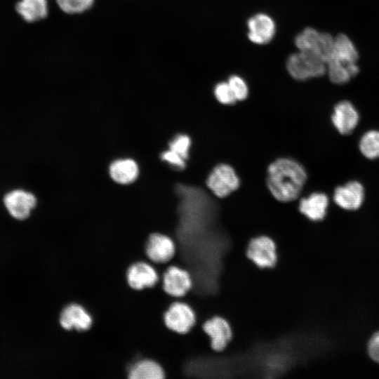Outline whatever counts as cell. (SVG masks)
Wrapping results in <instances>:
<instances>
[{
    "label": "cell",
    "instance_id": "1",
    "mask_svg": "<svg viewBox=\"0 0 379 379\" xmlns=\"http://www.w3.org/2000/svg\"><path fill=\"white\" fill-rule=\"evenodd\" d=\"M306 178L305 168L291 159H278L270 164L267 168V187L272 194L280 201L295 199Z\"/></svg>",
    "mask_w": 379,
    "mask_h": 379
},
{
    "label": "cell",
    "instance_id": "2",
    "mask_svg": "<svg viewBox=\"0 0 379 379\" xmlns=\"http://www.w3.org/2000/svg\"><path fill=\"white\" fill-rule=\"evenodd\" d=\"M359 54L352 40L344 34L334 36L333 50L326 62V72L335 84H344L359 72Z\"/></svg>",
    "mask_w": 379,
    "mask_h": 379
},
{
    "label": "cell",
    "instance_id": "3",
    "mask_svg": "<svg viewBox=\"0 0 379 379\" xmlns=\"http://www.w3.org/2000/svg\"><path fill=\"white\" fill-rule=\"evenodd\" d=\"M2 205L8 215L17 221L29 219L38 204L36 196L29 190L13 187L2 196Z\"/></svg>",
    "mask_w": 379,
    "mask_h": 379
},
{
    "label": "cell",
    "instance_id": "4",
    "mask_svg": "<svg viewBox=\"0 0 379 379\" xmlns=\"http://www.w3.org/2000/svg\"><path fill=\"white\" fill-rule=\"evenodd\" d=\"M286 67L289 74L299 81L319 77L326 73V63L323 60L300 51L288 58Z\"/></svg>",
    "mask_w": 379,
    "mask_h": 379
},
{
    "label": "cell",
    "instance_id": "5",
    "mask_svg": "<svg viewBox=\"0 0 379 379\" xmlns=\"http://www.w3.org/2000/svg\"><path fill=\"white\" fill-rule=\"evenodd\" d=\"M333 44L334 36L313 27L304 29L295 38V44L298 51L312 53L326 63L331 56Z\"/></svg>",
    "mask_w": 379,
    "mask_h": 379
},
{
    "label": "cell",
    "instance_id": "6",
    "mask_svg": "<svg viewBox=\"0 0 379 379\" xmlns=\"http://www.w3.org/2000/svg\"><path fill=\"white\" fill-rule=\"evenodd\" d=\"M145 251L148 261L154 266H168L175 256L177 246L171 236L154 232L149 235Z\"/></svg>",
    "mask_w": 379,
    "mask_h": 379
},
{
    "label": "cell",
    "instance_id": "7",
    "mask_svg": "<svg viewBox=\"0 0 379 379\" xmlns=\"http://www.w3.org/2000/svg\"><path fill=\"white\" fill-rule=\"evenodd\" d=\"M164 321L171 331L185 334L194 326L197 318L193 308L187 302L178 299L164 312Z\"/></svg>",
    "mask_w": 379,
    "mask_h": 379
},
{
    "label": "cell",
    "instance_id": "8",
    "mask_svg": "<svg viewBox=\"0 0 379 379\" xmlns=\"http://www.w3.org/2000/svg\"><path fill=\"white\" fill-rule=\"evenodd\" d=\"M162 288L166 293L175 299L185 297L193 287L191 273L185 268L169 265L161 277Z\"/></svg>",
    "mask_w": 379,
    "mask_h": 379
},
{
    "label": "cell",
    "instance_id": "9",
    "mask_svg": "<svg viewBox=\"0 0 379 379\" xmlns=\"http://www.w3.org/2000/svg\"><path fill=\"white\" fill-rule=\"evenodd\" d=\"M246 255L260 268H272L277 261V245L267 235H259L248 242Z\"/></svg>",
    "mask_w": 379,
    "mask_h": 379
},
{
    "label": "cell",
    "instance_id": "10",
    "mask_svg": "<svg viewBox=\"0 0 379 379\" xmlns=\"http://www.w3.org/2000/svg\"><path fill=\"white\" fill-rule=\"evenodd\" d=\"M206 185L215 196L222 198L238 188L239 180L232 166L221 164L212 170Z\"/></svg>",
    "mask_w": 379,
    "mask_h": 379
},
{
    "label": "cell",
    "instance_id": "11",
    "mask_svg": "<svg viewBox=\"0 0 379 379\" xmlns=\"http://www.w3.org/2000/svg\"><path fill=\"white\" fill-rule=\"evenodd\" d=\"M128 286L135 291H142L155 286L161 280L154 265L145 260L131 264L126 272Z\"/></svg>",
    "mask_w": 379,
    "mask_h": 379
},
{
    "label": "cell",
    "instance_id": "12",
    "mask_svg": "<svg viewBox=\"0 0 379 379\" xmlns=\"http://www.w3.org/2000/svg\"><path fill=\"white\" fill-rule=\"evenodd\" d=\"M93 319L89 312L82 305L72 302L65 306L59 316L60 326L68 331H86L93 325Z\"/></svg>",
    "mask_w": 379,
    "mask_h": 379
},
{
    "label": "cell",
    "instance_id": "13",
    "mask_svg": "<svg viewBox=\"0 0 379 379\" xmlns=\"http://www.w3.org/2000/svg\"><path fill=\"white\" fill-rule=\"evenodd\" d=\"M202 328L209 337L211 348L215 352L223 351L232 339L231 325L222 317H211L204 321Z\"/></svg>",
    "mask_w": 379,
    "mask_h": 379
},
{
    "label": "cell",
    "instance_id": "14",
    "mask_svg": "<svg viewBox=\"0 0 379 379\" xmlns=\"http://www.w3.org/2000/svg\"><path fill=\"white\" fill-rule=\"evenodd\" d=\"M248 38L253 44L263 45L273 39L276 32L274 20L267 14L257 13L247 22Z\"/></svg>",
    "mask_w": 379,
    "mask_h": 379
},
{
    "label": "cell",
    "instance_id": "15",
    "mask_svg": "<svg viewBox=\"0 0 379 379\" xmlns=\"http://www.w3.org/2000/svg\"><path fill=\"white\" fill-rule=\"evenodd\" d=\"M364 197L363 186L359 182L351 181L335 190L333 199L342 208L352 211L361 206Z\"/></svg>",
    "mask_w": 379,
    "mask_h": 379
},
{
    "label": "cell",
    "instance_id": "16",
    "mask_svg": "<svg viewBox=\"0 0 379 379\" xmlns=\"http://www.w3.org/2000/svg\"><path fill=\"white\" fill-rule=\"evenodd\" d=\"M331 119L340 133L347 135L357 126L359 114L351 102L343 100L335 106Z\"/></svg>",
    "mask_w": 379,
    "mask_h": 379
},
{
    "label": "cell",
    "instance_id": "17",
    "mask_svg": "<svg viewBox=\"0 0 379 379\" xmlns=\"http://www.w3.org/2000/svg\"><path fill=\"white\" fill-rule=\"evenodd\" d=\"M109 173L114 182L120 185H128L137 179L139 167L133 159H118L109 164Z\"/></svg>",
    "mask_w": 379,
    "mask_h": 379
},
{
    "label": "cell",
    "instance_id": "18",
    "mask_svg": "<svg viewBox=\"0 0 379 379\" xmlns=\"http://www.w3.org/2000/svg\"><path fill=\"white\" fill-rule=\"evenodd\" d=\"M328 199L324 193L315 192L302 198L299 204V211L312 221L322 220L326 214Z\"/></svg>",
    "mask_w": 379,
    "mask_h": 379
},
{
    "label": "cell",
    "instance_id": "19",
    "mask_svg": "<svg viewBox=\"0 0 379 379\" xmlns=\"http://www.w3.org/2000/svg\"><path fill=\"white\" fill-rule=\"evenodd\" d=\"M166 374L162 366L152 359H143L130 368L128 379H164Z\"/></svg>",
    "mask_w": 379,
    "mask_h": 379
},
{
    "label": "cell",
    "instance_id": "20",
    "mask_svg": "<svg viewBox=\"0 0 379 379\" xmlns=\"http://www.w3.org/2000/svg\"><path fill=\"white\" fill-rule=\"evenodd\" d=\"M18 13L27 22L44 18L48 13L46 0H21L16 5Z\"/></svg>",
    "mask_w": 379,
    "mask_h": 379
},
{
    "label": "cell",
    "instance_id": "21",
    "mask_svg": "<svg viewBox=\"0 0 379 379\" xmlns=\"http://www.w3.org/2000/svg\"><path fill=\"white\" fill-rule=\"evenodd\" d=\"M359 149L366 158L374 159L379 157V131H370L361 138Z\"/></svg>",
    "mask_w": 379,
    "mask_h": 379
},
{
    "label": "cell",
    "instance_id": "22",
    "mask_svg": "<svg viewBox=\"0 0 379 379\" xmlns=\"http://www.w3.org/2000/svg\"><path fill=\"white\" fill-rule=\"evenodd\" d=\"M94 0H56L60 9L67 13H82L93 4Z\"/></svg>",
    "mask_w": 379,
    "mask_h": 379
},
{
    "label": "cell",
    "instance_id": "23",
    "mask_svg": "<svg viewBox=\"0 0 379 379\" xmlns=\"http://www.w3.org/2000/svg\"><path fill=\"white\" fill-rule=\"evenodd\" d=\"M190 145V138L185 134H179L169 142L168 149L187 160L189 157Z\"/></svg>",
    "mask_w": 379,
    "mask_h": 379
},
{
    "label": "cell",
    "instance_id": "24",
    "mask_svg": "<svg viewBox=\"0 0 379 379\" xmlns=\"http://www.w3.org/2000/svg\"><path fill=\"white\" fill-rule=\"evenodd\" d=\"M214 95L224 105H232L237 101L227 81L217 84L214 88Z\"/></svg>",
    "mask_w": 379,
    "mask_h": 379
},
{
    "label": "cell",
    "instance_id": "25",
    "mask_svg": "<svg viewBox=\"0 0 379 379\" xmlns=\"http://www.w3.org/2000/svg\"><path fill=\"white\" fill-rule=\"evenodd\" d=\"M237 100H244L248 94L246 81L238 75H232L227 81Z\"/></svg>",
    "mask_w": 379,
    "mask_h": 379
},
{
    "label": "cell",
    "instance_id": "26",
    "mask_svg": "<svg viewBox=\"0 0 379 379\" xmlns=\"http://www.w3.org/2000/svg\"><path fill=\"white\" fill-rule=\"evenodd\" d=\"M160 157L162 161L179 170L184 169L186 166V160L169 149L161 152Z\"/></svg>",
    "mask_w": 379,
    "mask_h": 379
},
{
    "label": "cell",
    "instance_id": "27",
    "mask_svg": "<svg viewBox=\"0 0 379 379\" xmlns=\"http://www.w3.org/2000/svg\"><path fill=\"white\" fill-rule=\"evenodd\" d=\"M368 353L373 361L379 364V331L375 333L369 339Z\"/></svg>",
    "mask_w": 379,
    "mask_h": 379
},
{
    "label": "cell",
    "instance_id": "28",
    "mask_svg": "<svg viewBox=\"0 0 379 379\" xmlns=\"http://www.w3.org/2000/svg\"><path fill=\"white\" fill-rule=\"evenodd\" d=\"M206 257H205V260L204 261V263L202 265V266L201 267V268L194 274H193L192 277V279L193 281L194 279H196L197 277H199L200 276V274L202 273L204 269V267H205V264H206ZM195 286H193L192 290L190 291V293L195 298H198V299H200V300H212L215 298V293L218 292L216 291L215 293L213 294H210V295H203V294H200L199 293H197L195 290H194V287Z\"/></svg>",
    "mask_w": 379,
    "mask_h": 379
},
{
    "label": "cell",
    "instance_id": "29",
    "mask_svg": "<svg viewBox=\"0 0 379 379\" xmlns=\"http://www.w3.org/2000/svg\"><path fill=\"white\" fill-rule=\"evenodd\" d=\"M277 356H278V358H279V354H278ZM278 360H279V358ZM279 367H280V366H279ZM279 369H280V368H279ZM280 373H281V370H280Z\"/></svg>",
    "mask_w": 379,
    "mask_h": 379
}]
</instances>
